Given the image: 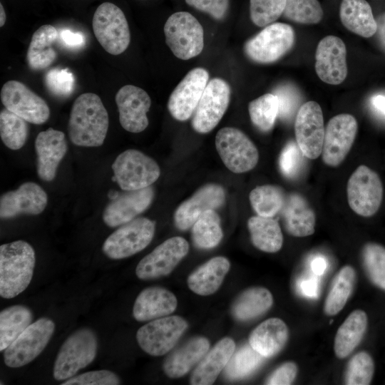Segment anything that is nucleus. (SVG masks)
I'll use <instances>...</instances> for the list:
<instances>
[{
	"label": "nucleus",
	"instance_id": "1",
	"mask_svg": "<svg viewBox=\"0 0 385 385\" xmlns=\"http://www.w3.org/2000/svg\"><path fill=\"white\" fill-rule=\"evenodd\" d=\"M108 125V112L98 95L85 93L75 100L68 125L69 138L73 144L83 147L102 145Z\"/></svg>",
	"mask_w": 385,
	"mask_h": 385
},
{
	"label": "nucleus",
	"instance_id": "2",
	"mask_svg": "<svg viewBox=\"0 0 385 385\" xmlns=\"http://www.w3.org/2000/svg\"><path fill=\"white\" fill-rule=\"evenodd\" d=\"M36 255L26 241L16 240L0 246V296L11 299L23 292L34 274Z\"/></svg>",
	"mask_w": 385,
	"mask_h": 385
},
{
	"label": "nucleus",
	"instance_id": "3",
	"mask_svg": "<svg viewBox=\"0 0 385 385\" xmlns=\"http://www.w3.org/2000/svg\"><path fill=\"white\" fill-rule=\"evenodd\" d=\"M98 337L88 327L71 334L61 346L53 364V376L57 381L74 376L95 359L98 351Z\"/></svg>",
	"mask_w": 385,
	"mask_h": 385
},
{
	"label": "nucleus",
	"instance_id": "4",
	"mask_svg": "<svg viewBox=\"0 0 385 385\" xmlns=\"http://www.w3.org/2000/svg\"><path fill=\"white\" fill-rule=\"evenodd\" d=\"M165 42L178 58L188 60L198 56L204 47V31L190 13L178 11L169 16L164 26Z\"/></svg>",
	"mask_w": 385,
	"mask_h": 385
},
{
	"label": "nucleus",
	"instance_id": "5",
	"mask_svg": "<svg viewBox=\"0 0 385 385\" xmlns=\"http://www.w3.org/2000/svg\"><path fill=\"white\" fill-rule=\"evenodd\" d=\"M92 26L96 39L110 54L119 55L128 47V24L123 11L114 4L104 2L96 9Z\"/></svg>",
	"mask_w": 385,
	"mask_h": 385
},
{
	"label": "nucleus",
	"instance_id": "6",
	"mask_svg": "<svg viewBox=\"0 0 385 385\" xmlns=\"http://www.w3.org/2000/svg\"><path fill=\"white\" fill-rule=\"evenodd\" d=\"M115 180L123 190L143 189L155 183L160 175L158 163L141 151L128 149L112 164Z\"/></svg>",
	"mask_w": 385,
	"mask_h": 385
},
{
	"label": "nucleus",
	"instance_id": "7",
	"mask_svg": "<svg viewBox=\"0 0 385 385\" xmlns=\"http://www.w3.org/2000/svg\"><path fill=\"white\" fill-rule=\"evenodd\" d=\"M155 230L154 221L143 217L135 218L111 234L104 241L102 250L112 260L130 257L150 243Z\"/></svg>",
	"mask_w": 385,
	"mask_h": 385
},
{
	"label": "nucleus",
	"instance_id": "8",
	"mask_svg": "<svg viewBox=\"0 0 385 385\" xmlns=\"http://www.w3.org/2000/svg\"><path fill=\"white\" fill-rule=\"evenodd\" d=\"M54 330V322L46 317L31 324L4 350L5 364L11 368H19L32 361L43 351Z\"/></svg>",
	"mask_w": 385,
	"mask_h": 385
},
{
	"label": "nucleus",
	"instance_id": "9",
	"mask_svg": "<svg viewBox=\"0 0 385 385\" xmlns=\"http://www.w3.org/2000/svg\"><path fill=\"white\" fill-rule=\"evenodd\" d=\"M215 146L225 165L235 173L250 171L257 164L259 152L257 147L236 128L220 129L215 136Z\"/></svg>",
	"mask_w": 385,
	"mask_h": 385
},
{
	"label": "nucleus",
	"instance_id": "10",
	"mask_svg": "<svg viewBox=\"0 0 385 385\" xmlns=\"http://www.w3.org/2000/svg\"><path fill=\"white\" fill-rule=\"evenodd\" d=\"M350 208L358 215L369 217L379 209L383 199V185L379 175L361 165L349 177L346 185Z\"/></svg>",
	"mask_w": 385,
	"mask_h": 385
},
{
	"label": "nucleus",
	"instance_id": "11",
	"mask_svg": "<svg viewBox=\"0 0 385 385\" xmlns=\"http://www.w3.org/2000/svg\"><path fill=\"white\" fill-rule=\"evenodd\" d=\"M293 29L284 23H272L249 39L245 44L247 56L258 63H273L282 57L293 46Z\"/></svg>",
	"mask_w": 385,
	"mask_h": 385
},
{
	"label": "nucleus",
	"instance_id": "12",
	"mask_svg": "<svg viewBox=\"0 0 385 385\" xmlns=\"http://www.w3.org/2000/svg\"><path fill=\"white\" fill-rule=\"evenodd\" d=\"M188 322L179 316H166L151 320L136 333L140 347L154 356L170 351L188 328Z\"/></svg>",
	"mask_w": 385,
	"mask_h": 385
},
{
	"label": "nucleus",
	"instance_id": "13",
	"mask_svg": "<svg viewBox=\"0 0 385 385\" xmlns=\"http://www.w3.org/2000/svg\"><path fill=\"white\" fill-rule=\"evenodd\" d=\"M230 96L231 89L225 81L220 78L211 79L193 113V129L199 133H207L215 128L227 111Z\"/></svg>",
	"mask_w": 385,
	"mask_h": 385
},
{
	"label": "nucleus",
	"instance_id": "14",
	"mask_svg": "<svg viewBox=\"0 0 385 385\" xmlns=\"http://www.w3.org/2000/svg\"><path fill=\"white\" fill-rule=\"evenodd\" d=\"M358 130L356 118L348 113L332 118L325 128L322 158L329 167L339 166L350 151Z\"/></svg>",
	"mask_w": 385,
	"mask_h": 385
},
{
	"label": "nucleus",
	"instance_id": "15",
	"mask_svg": "<svg viewBox=\"0 0 385 385\" xmlns=\"http://www.w3.org/2000/svg\"><path fill=\"white\" fill-rule=\"evenodd\" d=\"M323 113L315 101H307L298 109L294 133L296 143L303 155L314 160L321 154L324 137Z\"/></svg>",
	"mask_w": 385,
	"mask_h": 385
},
{
	"label": "nucleus",
	"instance_id": "16",
	"mask_svg": "<svg viewBox=\"0 0 385 385\" xmlns=\"http://www.w3.org/2000/svg\"><path fill=\"white\" fill-rule=\"evenodd\" d=\"M188 251L189 244L183 237L169 238L138 262L135 274L143 280L165 277L175 269Z\"/></svg>",
	"mask_w": 385,
	"mask_h": 385
},
{
	"label": "nucleus",
	"instance_id": "17",
	"mask_svg": "<svg viewBox=\"0 0 385 385\" xmlns=\"http://www.w3.org/2000/svg\"><path fill=\"white\" fill-rule=\"evenodd\" d=\"M1 101L6 109L29 123H44L50 116L46 102L18 81H9L1 90Z\"/></svg>",
	"mask_w": 385,
	"mask_h": 385
},
{
	"label": "nucleus",
	"instance_id": "18",
	"mask_svg": "<svg viewBox=\"0 0 385 385\" xmlns=\"http://www.w3.org/2000/svg\"><path fill=\"white\" fill-rule=\"evenodd\" d=\"M209 73L203 68L190 70L170 94L168 109L176 120L189 119L195 111L208 83Z\"/></svg>",
	"mask_w": 385,
	"mask_h": 385
},
{
	"label": "nucleus",
	"instance_id": "19",
	"mask_svg": "<svg viewBox=\"0 0 385 385\" xmlns=\"http://www.w3.org/2000/svg\"><path fill=\"white\" fill-rule=\"evenodd\" d=\"M315 70L318 77L331 85L342 83L347 76L346 48L335 36H327L318 43L315 53Z\"/></svg>",
	"mask_w": 385,
	"mask_h": 385
},
{
	"label": "nucleus",
	"instance_id": "20",
	"mask_svg": "<svg viewBox=\"0 0 385 385\" xmlns=\"http://www.w3.org/2000/svg\"><path fill=\"white\" fill-rule=\"evenodd\" d=\"M121 126L130 133H140L148 125L147 113L151 106L149 95L142 88L125 85L115 95Z\"/></svg>",
	"mask_w": 385,
	"mask_h": 385
},
{
	"label": "nucleus",
	"instance_id": "21",
	"mask_svg": "<svg viewBox=\"0 0 385 385\" xmlns=\"http://www.w3.org/2000/svg\"><path fill=\"white\" fill-rule=\"evenodd\" d=\"M48 196L38 184L26 182L0 198V217L9 219L21 214L38 215L46 208Z\"/></svg>",
	"mask_w": 385,
	"mask_h": 385
},
{
	"label": "nucleus",
	"instance_id": "22",
	"mask_svg": "<svg viewBox=\"0 0 385 385\" xmlns=\"http://www.w3.org/2000/svg\"><path fill=\"white\" fill-rule=\"evenodd\" d=\"M225 200L222 186L209 183L201 187L176 209L174 214L175 226L180 230L189 229L203 213L221 207Z\"/></svg>",
	"mask_w": 385,
	"mask_h": 385
},
{
	"label": "nucleus",
	"instance_id": "23",
	"mask_svg": "<svg viewBox=\"0 0 385 385\" xmlns=\"http://www.w3.org/2000/svg\"><path fill=\"white\" fill-rule=\"evenodd\" d=\"M153 197L154 190L151 186L125 190L113 197L106 207L103 220L111 227L124 225L143 212L150 205Z\"/></svg>",
	"mask_w": 385,
	"mask_h": 385
},
{
	"label": "nucleus",
	"instance_id": "24",
	"mask_svg": "<svg viewBox=\"0 0 385 385\" xmlns=\"http://www.w3.org/2000/svg\"><path fill=\"white\" fill-rule=\"evenodd\" d=\"M67 143L62 131L49 128L40 132L35 140L37 155L36 171L40 179L53 180L58 166L67 152Z\"/></svg>",
	"mask_w": 385,
	"mask_h": 385
},
{
	"label": "nucleus",
	"instance_id": "25",
	"mask_svg": "<svg viewBox=\"0 0 385 385\" xmlns=\"http://www.w3.org/2000/svg\"><path fill=\"white\" fill-rule=\"evenodd\" d=\"M177 304L176 297L170 291L161 287H150L136 297L133 315L138 322L151 321L172 314Z\"/></svg>",
	"mask_w": 385,
	"mask_h": 385
},
{
	"label": "nucleus",
	"instance_id": "26",
	"mask_svg": "<svg viewBox=\"0 0 385 385\" xmlns=\"http://www.w3.org/2000/svg\"><path fill=\"white\" fill-rule=\"evenodd\" d=\"M235 350V343L231 338L220 340L200 361L194 369L190 382L192 385H210L225 369Z\"/></svg>",
	"mask_w": 385,
	"mask_h": 385
},
{
	"label": "nucleus",
	"instance_id": "27",
	"mask_svg": "<svg viewBox=\"0 0 385 385\" xmlns=\"http://www.w3.org/2000/svg\"><path fill=\"white\" fill-rule=\"evenodd\" d=\"M280 212L285 229L291 235L304 237L314 232L315 213L300 194L293 192L287 195Z\"/></svg>",
	"mask_w": 385,
	"mask_h": 385
},
{
	"label": "nucleus",
	"instance_id": "28",
	"mask_svg": "<svg viewBox=\"0 0 385 385\" xmlns=\"http://www.w3.org/2000/svg\"><path fill=\"white\" fill-rule=\"evenodd\" d=\"M209 348V340L204 337L189 339L167 356L163 365L165 374L173 379L183 376L200 362Z\"/></svg>",
	"mask_w": 385,
	"mask_h": 385
},
{
	"label": "nucleus",
	"instance_id": "29",
	"mask_svg": "<svg viewBox=\"0 0 385 385\" xmlns=\"http://www.w3.org/2000/svg\"><path fill=\"white\" fill-rule=\"evenodd\" d=\"M289 337L287 324L279 318H270L250 334L249 344L265 358L274 356L286 344Z\"/></svg>",
	"mask_w": 385,
	"mask_h": 385
},
{
	"label": "nucleus",
	"instance_id": "30",
	"mask_svg": "<svg viewBox=\"0 0 385 385\" xmlns=\"http://www.w3.org/2000/svg\"><path fill=\"white\" fill-rule=\"evenodd\" d=\"M230 267V263L227 258L221 256L212 257L188 276V285L197 294H212L220 288Z\"/></svg>",
	"mask_w": 385,
	"mask_h": 385
},
{
	"label": "nucleus",
	"instance_id": "31",
	"mask_svg": "<svg viewBox=\"0 0 385 385\" xmlns=\"http://www.w3.org/2000/svg\"><path fill=\"white\" fill-rule=\"evenodd\" d=\"M339 16L342 24L359 36L369 38L376 34V21L366 0H342Z\"/></svg>",
	"mask_w": 385,
	"mask_h": 385
},
{
	"label": "nucleus",
	"instance_id": "32",
	"mask_svg": "<svg viewBox=\"0 0 385 385\" xmlns=\"http://www.w3.org/2000/svg\"><path fill=\"white\" fill-rule=\"evenodd\" d=\"M58 38L57 29L43 25L33 34L26 53V61L32 70L45 69L56 60L57 53L52 45Z\"/></svg>",
	"mask_w": 385,
	"mask_h": 385
},
{
	"label": "nucleus",
	"instance_id": "33",
	"mask_svg": "<svg viewBox=\"0 0 385 385\" xmlns=\"http://www.w3.org/2000/svg\"><path fill=\"white\" fill-rule=\"evenodd\" d=\"M366 314L360 309L352 312L339 327L334 338V351L339 359L349 356L361 341L366 327Z\"/></svg>",
	"mask_w": 385,
	"mask_h": 385
},
{
	"label": "nucleus",
	"instance_id": "34",
	"mask_svg": "<svg viewBox=\"0 0 385 385\" xmlns=\"http://www.w3.org/2000/svg\"><path fill=\"white\" fill-rule=\"evenodd\" d=\"M273 304L271 292L262 287H254L243 291L232 305V316L245 322L257 318L267 312Z\"/></svg>",
	"mask_w": 385,
	"mask_h": 385
},
{
	"label": "nucleus",
	"instance_id": "35",
	"mask_svg": "<svg viewBox=\"0 0 385 385\" xmlns=\"http://www.w3.org/2000/svg\"><path fill=\"white\" fill-rule=\"evenodd\" d=\"M247 227L251 241L258 250L273 253L282 248V232L278 222L273 217H251L247 221Z\"/></svg>",
	"mask_w": 385,
	"mask_h": 385
},
{
	"label": "nucleus",
	"instance_id": "36",
	"mask_svg": "<svg viewBox=\"0 0 385 385\" xmlns=\"http://www.w3.org/2000/svg\"><path fill=\"white\" fill-rule=\"evenodd\" d=\"M31 310L21 304L5 308L0 312V351H4L31 324Z\"/></svg>",
	"mask_w": 385,
	"mask_h": 385
},
{
	"label": "nucleus",
	"instance_id": "37",
	"mask_svg": "<svg viewBox=\"0 0 385 385\" xmlns=\"http://www.w3.org/2000/svg\"><path fill=\"white\" fill-rule=\"evenodd\" d=\"M356 279L354 269L344 266L335 276L326 297L324 311L328 316L337 314L349 299Z\"/></svg>",
	"mask_w": 385,
	"mask_h": 385
},
{
	"label": "nucleus",
	"instance_id": "38",
	"mask_svg": "<svg viewBox=\"0 0 385 385\" xmlns=\"http://www.w3.org/2000/svg\"><path fill=\"white\" fill-rule=\"evenodd\" d=\"M286 197L281 187L264 185L254 188L250 193L249 199L257 215L273 217L282 210Z\"/></svg>",
	"mask_w": 385,
	"mask_h": 385
},
{
	"label": "nucleus",
	"instance_id": "39",
	"mask_svg": "<svg viewBox=\"0 0 385 385\" xmlns=\"http://www.w3.org/2000/svg\"><path fill=\"white\" fill-rule=\"evenodd\" d=\"M192 237L195 245L202 249L216 247L223 233L220 219L215 210L203 213L192 226Z\"/></svg>",
	"mask_w": 385,
	"mask_h": 385
},
{
	"label": "nucleus",
	"instance_id": "40",
	"mask_svg": "<svg viewBox=\"0 0 385 385\" xmlns=\"http://www.w3.org/2000/svg\"><path fill=\"white\" fill-rule=\"evenodd\" d=\"M265 359L250 344H245L233 353L225 368V375L230 380L243 379L255 371Z\"/></svg>",
	"mask_w": 385,
	"mask_h": 385
},
{
	"label": "nucleus",
	"instance_id": "41",
	"mask_svg": "<svg viewBox=\"0 0 385 385\" xmlns=\"http://www.w3.org/2000/svg\"><path fill=\"white\" fill-rule=\"evenodd\" d=\"M21 117L6 108L0 113V135L4 145L11 150H19L25 144L29 127Z\"/></svg>",
	"mask_w": 385,
	"mask_h": 385
},
{
	"label": "nucleus",
	"instance_id": "42",
	"mask_svg": "<svg viewBox=\"0 0 385 385\" xmlns=\"http://www.w3.org/2000/svg\"><path fill=\"white\" fill-rule=\"evenodd\" d=\"M252 123L262 132L270 130L279 115V101L274 93H265L248 106Z\"/></svg>",
	"mask_w": 385,
	"mask_h": 385
},
{
	"label": "nucleus",
	"instance_id": "43",
	"mask_svg": "<svg viewBox=\"0 0 385 385\" xmlns=\"http://www.w3.org/2000/svg\"><path fill=\"white\" fill-rule=\"evenodd\" d=\"M361 259L368 277L385 290V247L378 243L368 242L362 248Z\"/></svg>",
	"mask_w": 385,
	"mask_h": 385
},
{
	"label": "nucleus",
	"instance_id": "44",
	"mask_svg": "<svg viewBox=\"0 0 385 385\" xmlns=\"http://www.w3.org/2000/svg\"><path fill=\"white\" fill-rule=\"evenodd\" d=\"M283 14L294 22L315 24L322 19L324 12L317 0H287Z\"/></svg>",
	"mask_w": 385,
	"mask_h": 385
},
{
	"label": "nucleus",
	"instance_id": "45",
	"mask_svg": "<svg viewBox=\"0 0 385 385\" xmlns=\"http://www.w3.org/2000/svg\"><path fill=\"white\" fill-rule=\"evenodd\" d=\"M374 372V363L366 351H360L354 355L348 362L344 382L347 385H368L371 383Z\"/></svg>",
	"mask_w": 385,
	"mask_h": 385
},
{
	"label": "nucleus",
	"instance_id": "46",
	"mask_svg": "<svg viewBox=\"0 0 385 385\" xmlns=\"http://www.w3.org/2000/svg\"><path fill=\"white\" fill-rule=\"evenodd\" d=\"M287 0H250L252 21L258 26H267L284 12Z\"/></svg>",
	"mask_w": 385,
	"mask_h": 385
},
{
	"label": "nucleus",
	"instance_id": "47",
	"mask_svg": "<svg viewBox=\"0 0 385 385\" xmlns=\"http://www.w3.org/2000/svg\"><path fill=\"white\" fill-rule=\"evenodd\" d=\"M44 81L47 89L58 97H68L74 89L75 78L68 68L49 70L46 73Z\"/></svg>",
	"mask_w": 385,
	"mask_h": 385
},
{
	"label": "nucleus",
	"instance_id": "48",
	"mask_svg": "<svg viewBox=\"0 0 385 385\" xmlns=\"http://www.w3.org/2000/svg\"><path fill=\"white\" fill-rule=\"evenodd\" d=\"M279 101V117L284 120L292 119L300 102L298 91L291 84L278 86L273 91Z\"/></svg>",
	"mask_w": 385,
	"mask_h": 385
},
{
	"label": "nucleus",
	"instance_id": "49",
	"mask_svg": "<svg viewBox=\"0 0 385 385\" xmlns=\"http://www.w3.org/2000/svg\"><path fill=\"white\" fill-rule=\"evenodd\" d=\"M119 377L109 370H97L83 373L66 379L61 385H117Z\"/></svg>",
	"mask_w": 385,
	"mask_h": 385
},
{
	"label": "nucleus",
	"instance_id": "50",
	"mask_svg": "<svg viewBox=\"0 0 385 385\" xmlns=\"http://www.w3.org/2000/svg\"><path fill=\"white\" fill-rule=\"evenodd\" d=\"M303 155L297 143L289 142L282 149L279 159L280 170L286 177H294L302 165Z\"/></svg>",
	"mask_w": 385,
	"mask_h": 385
},
{
	"label": "nucleus",
	"instance_id": "51",
	"mask_svg": "<svg viewBox=\"0 0 385 385\" xmlns=\"http://www.w3.org/2000/svg\"><path fill=\"white\" fill-rule=\"evenodd\" d=\"M185 2L216 20H222L226 16L229 8V0H185Z\"/></svg>",
	"mask_w": 385,
	"mask_h": 385
},
{
	"label": "nucleus",
	"instance_id": "52",
	"mask_svg": "<svg viewBox=\"0 0 385 385\" xmlns=\"http://www.w3.org/2000/svg\"><path fill=\"white\" fill-rule=\"evenodd\" d=\"M297 366L292 361H287L274 370L267 379L265 384L269 385H289L295 379Z\"/></svg>",
	"mask_w": 385,
	"mask_h": 385
},
{
	"label": "nucleus",
	"instance_id": "53",
	"mask_svg": "<svg viewBox=\"0 0 385 385\" xmlns=\"http://www.w3.org/2000/svg\"><path fill=\"white\" fill-rule=\"evenodd\" d=\"M63 46L69 48H81L86 42L83 34L81 32H73L68 29L58 31V38Z\"/></svg>",
	"mask_w": 385,
	"mask_h": 385
},
{
	"label": "nucleus",
	"instance_id": "54",
	"mask_svg": "<svg viewBox=\"0 0 385 385\" xmlns=\"http://www.w3.org/2000/svg\"><path fill=\"white\" fill-rule=\"evenodd\" d=\"M299 289L301 294L307 297H317L319 292V281L315 277L303 279L299 284Z\"/></svg>",
	"mask_w": 385,
	"mask_h": 385
},
{
	"label": "nucleus",
	"instance_id": "55",
	"mask_svg": "<svg viewBox=\"0 0 385 385\" xmlns=\"http://www.w3.org/2000/svg\"><path fill=\"white\" fill-rule=\"evenodd\" d=\"M376 38L382 50L385 52V12L379 14L376 19Z\"/></svg>",
	"mask_w": 385,
	"mask_h": 385
},
{
	"label": "nucleus",
	"instance_id": "56",
	"mask_svg": "<svg viewBox=\"0 0 385 385\" xmlns=\"http://www.w3.org/2000/svg\"><path fill=\"white\" fill-rule=\"evenodd\" d=\"M311 268L315 275H322L327 268L325 259L321 256L314 257L311 262Z\"/></svg>",
	"mask_w": 385,
	"mask_h": 385
},
{
	"label": "nucleus",
	"instance_id": "57",
	"mask_svg": "<svg viewBox=\"0 0 385 385\" xmlns=\"http://www.w3.org/2000/svg\"><path fill=\"white\" fill-rule=\"evenodd\" d=\"M371 104L373 106L385 115V96L383 95H376L371 98Z\"/></svg>",
	"mask_w": 385,
	"mask_h": 385
},
{
	"label": "nucleus",
	"instance_id": "58",
	"mask_svg": "<svg viewBox=\"0 0 385 385\" xmlns=\"http://www.w3.org/2000/svg\"><path fill=\"white\" fill-rule=\"evenodd\" d=\"M6 20V16L4 11V9L1 4H0V26L2 27Z\"/></svg>",
	"mask_w": 385,
	"mask_h": 385
}]
</instances>
